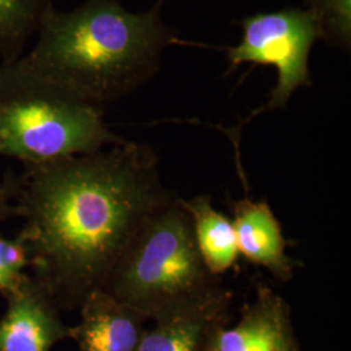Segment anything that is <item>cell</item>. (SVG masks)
Segmentation results:
<instances>
[{
    "label": "cell",
    "instance_id": "obj_15",
    "mask_svg": "<svg viewBox=\"0 0 351 351\" xmlns=\"http://www.w3.org/2000/svg\"><path fill=\"white\" fill-rule=\"evenodd\" d=\"M17 194V175L8 172L0 182V221L19 216L16 204H11V199Z\"/></svg>",
    "mask_w": 351,
    "mask_h": 351
},
{
    "label": "cell",
    "instance_id": "obj_6",
    "mask_svg": "<svg viewBox=\"0 0 351 351\" xmlns=\"http://www.w3.org/2000/svg\"><path fill=\"white\" fill-rule=\"evenodd\" d=\"M215 323L202 351H302L288 301L268 285L258 284L254 301L245 304L239 322Z\"/></svg>",
    "mask_w": 351,
    "mask_h": 351
},
{
    "label": "cell",
    "instance_id": "obj_13",
    "mask_svg": "<svg viewBox=\"0 0 351 351\" xmlns=\"http://www.w3.org/2000/svg\"><path fill=\"white\" fill-rule=\"evenodd\" d=\"M313 14L319 40L345 52H350L351 0H304Z\"/></svg>",
    "mask_w": 351,
    "mask_h": 351
},
{
    "label": "cell",
    "instance_id": "obj_7",
    "mask_svg": "<svg viewBox=\"0 0 351 351\" xmlns=\"http://www.w3.org/2000/svg\"><path fill=\"white\" fill-rule=\"evenodd\" d=\"M3 297L7 311L0 319V351H51L58 342L71 339L60 307L33 275L25 274Z\"/></svg>",
    "mask_w": 351,
    "mask_h": 351
},
{
    "label": "cell",
    "instance_id": "obj_10",
    "mask_svg": "<svg viewBox=\"0 0 351 351\" xmlns=\"http://www.w3.org/2000/svg\"><path fill=\"white\" fill-rule=\"evenodd\" d=\"M233 293H220L186 311L155 320L145 329L136 351H202L208 329L220 320L229 319Z\"/></svg>",
    "mask_w": 351,
    "mask_h": 351
},
{
    "label": "cell",
    "instance_id": "obj_5",
    "mask_svg": "<svg viewBox=\"0 0 351 351\" xmlns=\"http://www.w3.org/2000/svg\"><path fill=\"white\" fill-rule=\"evenodd\" d=\"M242 38L237 46L228 49V73L239 65H272L277 82L268 101L254 110L236 129L254 117L287 107L291 95L301 88L311 86L308 68L310 52L319 40L313 14L302 8H284L276 12L256 13L242 19Z\"/></svg>",
    "mask_w": 351,
    "mask_h": 351
},
{
    "label": "cell",
    "instance_id": "obj_8",
    "mask_svg": "<svg viewBox=\"0 0 351 351\" xmlns=\"http://www.w3.org/2000/svg\"><path fill=\"white\" fill-rule=\"evenodd\" d=\"M239 255L249 263L267 269L277 281L287 284L303 264L287 254L288 239L271 206L265 199L245 197L232 203Z\"/></svg>",
    "mask_w": 351,
    "mask_h": 351
},
{
    "label": "cell",
    "instance_id": "obj_14",
    "mask_svg": "<svg viewBox=\"0 0 351 351\" xmlns=\"http://www.w3.org/2000/svg\"><path fill=\"white\" fill-rule=\"evenodd\" d=\"M30 267L29 252L20 234L7 239L0 234V293L1 295L16 288Z\"/></svg>",
    "mask_w": 351,
    "mask_h": 351
},
{
    "label": "cell",
    "instance_id": "obj_16",
    "mask_svg": "<svg viewBox=\"0 0 351 351\" xmlns=\"http://www.w3.org/2000/svg\"><path fill=\"white\" fill-rule=\"evenodd\" d=\"M0 155H1V143H0Z\"/></svg>",
    "mask_w": 351,
    "mask_h": 351
},
{
    "label": "cell",
    "instance_id": "obj_9",
    "mask_svg": "<svg viewBox=\"0 0 351 351\" xmlns=\"http://www.w3.org/2000/svg\"><path fill=\"white\" fill-rule=\"evenodd\" d=\"M81 322L71 328L80 351H136L147 319L103 290L90 293L80 306Z\"/></svg>",
    "mask_w": 351,
    "mask_h": 351
},
{
    "label": "cell",
    "instance_id": "obj_4",
    "mask_svg": "<svg viewBox=\"0 0 351 351\" xmlns=\"http://www.w3.org/2000/svg\"><path fill=\"white\" fill-rule=\"evenodd\" d=\"M124 142L106 124L101 107L38 78L17 63L0 64L1 155L29 165Z\"/></svg>",
    "mask_w": 351,
    "mask_h": 351
},
{
    "label": "cell",
    "instance_id": "obj_1",
    "mask_svg": "<svg viewBox=\"0 0 351 351\" xmlns=\"http://www.w3.org/2000/svg\"><path fill=\"white\" fill-rule=\"evenodd\" d=\"M175 198L156 152L130 141L24 165L14 199L33 276L60 310L80 308L142 226Z\"/></svg>",
    "mask_w": 351,
    "mask_h": 351
},
{
    "label": "cell",
    "instance_id": "obj_11",
    "mask_svg": "<svg viewBox=\"0 0 351 351\" xmlns=\"http://www.w3.org/2000/svg\"><path fill=\"white\" fill-rule=\"evenodd\" d=\"M178 199L190 217L203 263L213 276L221 277L239 261V245L232 220L213 207L210 195Z\"/></svg>",
    "mask_w": 351,
    "mask_h": 351
},
{
    "label": "cell",
    "instance_id": "obj_3",
    "mask_svg": "<svg viewBox=\"0 0 351 351\" xmlns=\"http://www.w3.org/2000/svg\"><path fill=\"white\" fill-rule=\"evenodd\" d=\"M202 261L190 217L178 197L142 226L101 290L147 320L178 314L223 289Z\"/></svg>",
    "mask_w": 351,
    "mask_h": 351
},
{
    "label": "cell",
    "instance_id": "obj_12",
    "mask_svg": "<svg viewBox=\"0 0 351 351\" xmlns=\"http://www.w3.org/2000/svg\"><path fill=\"white\" fill-rule=\"evenodd\" d=\"M53 0H0V56L4 64L23 58L26 43L38 30Z\"/></svg>",
    "mask_w": 351,
    "mask_h": 351
},
{
    "label": "cell",
    "instance_id": "obj_2",
    "mask_svg": "<svg viewBox=\"0 0 351 351\" xmlns=\"http://www.w3.org/2000/svg\"><path fill=\"white\" fill-rule=\"evenodd\" d=\"M163 0L129 12L119 0H86L45 16L37 42L16 63L24 71L101 107L136 91L159 72L175 33L162 19Z\"/></svg>",
    "mask_w": 351,
    "mask_h": 351
}]
</instances>
